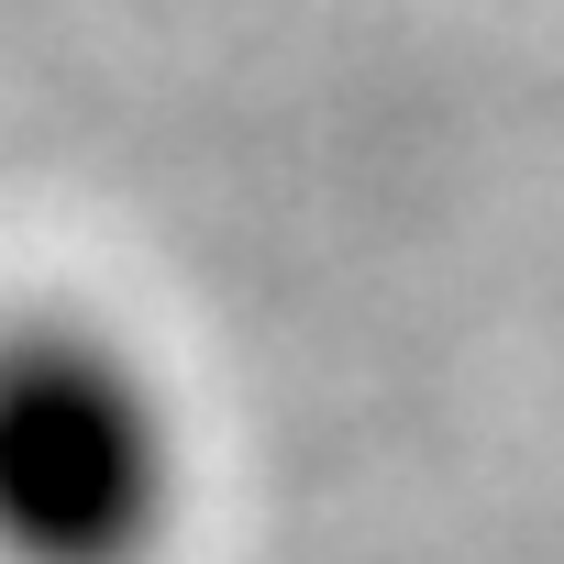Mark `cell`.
<instances>
[{"instance_id": "6da1fadb", "label": "cell", "mask_w": 564, "mask_h": 564, "mask_svg": "<svg viewBox=\"0 0 564 564\" xmlns=\"http://www.w3.org/2000/svg\"><path fill=\"white\" fill-rule=\"evenodd\" d=\"M177 509V432L122 344L23 322L0 333V553L144 564Z\"/></svg>"}]
</instances>
